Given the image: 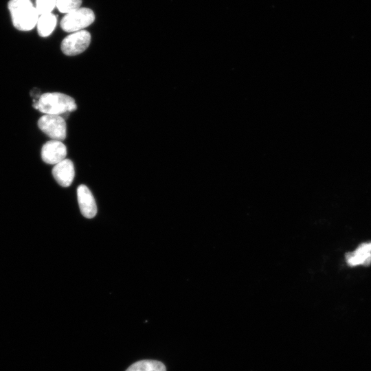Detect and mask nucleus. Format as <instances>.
I'll list each match as a JSON object with an SVG mask.
<instances>
[{
	"mask_svg": "<svg viewBox=\"0 0 371 371\" xmlns=\"http://www.w3.org/2000/svg\"><path fill=\"white\" fill-rule=\"evenodd\" d=\"M33 106L44 114L56 115L69 113L77 109L73 98L58 92L42 94Z\"/></svg>",
	"mask_w": 371,
	"mask_h": 371,
	"instance_id": "obj_1",
	"label": "nucleus"
},
{
	"mask_svg": "<svg viewBox=\"0 0 371 371\" xmlns=\"http://www.w3.org/2000/svg\"><path fill=\"white\" fill-rule=\"evenodd\" d=\"M8 7L15 28L29 31L35 27L39 15L30 0H10Z\"/></svg>",
	"mask_w": 371,
	"mask_h": 371,
	"instance_id": "obj_2",
	"label": "nucleus"
},
{
	"mask_svg": "<svg viewBox=\"0 0 371 371\" xmlns=\"http://www.w3.org/2000/svg\"><path fill=\"white\" fill-rule=\"evenodd\" d=\"M95 20L93 12L87 8H80L65 14L60 21L61 28L67 32L82 30Z\"/></svg>",
	"mask_w": 371,
	"mask_h": 371,
	"instance_id": "obj_3",
	"label": "nucleus"
},
{
	"mask_svg": "<svg viewBox=\"0 0 371 371\" xmlns=\"http://www.w3.org/2000/svg\"><path fill=\"white\" fill-rule=\"evenodd\" d=\"M38 126L53 140L62 141L67 136V125L60 115L45 114L38 121Z\"/></svg>",
	"mask_w": 371,
	"mask_h": 371,
	"instance_id": "obj_4",
	"label": "nucleus"
},
{
	"mask_svg": "<svg viewBox=\"0 0 371 371\" xmlns=\"http://www.w3.org/2000/svg\"><path fill=\"white\" fill-rule=\"evenodd\" d=\"M91 34L87 30L72 32L61 43V50L67 56H76L83 52L89 45Z\"/></svg>",
	"mask_w": 371,
	"mask_h": 371,
	"instance_id": "obj_5",
	"label": "nucleus"
},
{
	"mask_svg": "<svg viewBox=\"0 0 371 371\" xmlns=\"http://www.w3.org/2000/svg\"><path fill=\"white\" fill-rule=\"evenodd\" d=\"M66 146L58 140H49L47 142L41 149V158L48 164H54L66 159Z\"/></svg>",
	"mask_w": 371,
	"mask_h": 371,
	"instance_id": "obj_6",
	"label": "nucleus"
},
{
	"mask_svg": "<svg viewBox=\"0 0 371 371\" xmlns=\"http://www.w3.org/2000/svg\"><path fill=\"white\" fill-rule=\"evenodd\" d=\"M77 198L81 214L91 218L97 213V205L90 190L85 185H80L77 189Z\"/></svg>",
	"mask_w": 371,
	"mask_h": 371,
	"instance_id": "obj_7",
	"label": "nucleus"
},
{
	"mask_svg": "<svg viewBox=\"0 0 371 371\" xmlns=\"http://www.w3.org/2000/svg\"><path fill=\"white\" fill-rule=\"evenodd\" d=\"M52 175L60 186L63 187L69 186L75 175L73 162L68 159H65L56 164L52 169Z\"/></svg>",
	"mask_w": 371,
	"mask_h": 371,
	"instance_id": "obj_8",
	"label": "nucleus"
},
{
	"mask_svg": "<svg viewBox=\"0 0 371 371\" xmlns=\"http://www.w3.org/2000/svg\"><path fill=\"white\" fill-rule=\"evenodd\" d=\"M347 263L352 267L371 263V242L360 245L357 249L346 255Z\"/></svg>",
	"mask_w": 371,
	"mask_h": 371,
	"instance_id": "obj_9",
	"label": "nucleus"
},
{
	"mask_svg": "<svg viewBox=\"0 0 371 371\" xmlns=\"http://www.w3.org/2000/svg\"><path fill=\"white\" fill-rule=\"evenodd\" d=\"M57 19L52 13L40 15L36 23L38 34L42 37L49 36L54 31Z\"/></svg>",
	"mask_w": 371,
	"mask_h": 371,
	"instance_id": "obj_10",
	"label": "nucleus"
},
{
	"mask_svg": "<svg viewBox=\"0 0 371 371\" xmlns=\"http://www.w3.org/2000/svg\"><path fill=\"white\" fill-rule=\"evenodd\" d=\"M126 371H166V368L161 361L146 359L134 363Z\"/></svg>",
	"mask_w": 371,
	"mask_h": 371,
	"instance_id": "obj_11",
	"label": "nucleus"
},
{
	"mask_svg": "<svg viewBox=\"0 0 371 371\" xmlns=\"http://www.w3.org/2000/svg\"><path fill=\"white\" fill-rule=\"evenodd\" d=\"M82 0H56L58 10L65 14L71 12L80 8Z\"/></svg>",
	"mask_w": 371,
	"mask_h": 371,
	"instance_id": "obj_12",
	"label": "nucleus"
},
{
	"mask_svg": "<svg viewBox=\"0 0 371 371\" xmlns=\"http://www.w3.org/2000/svg\"><path fill=\"white\" fill-rule=\"evenodd\" d=\"M56 0H36V9L38 15L51 13L56 6Z\"/></svg>",
	"mask_w": 371,
	"mask_h": 371,
	"instance_id": "obj_13",
	"label": "nucleus"
}]
</instances>
